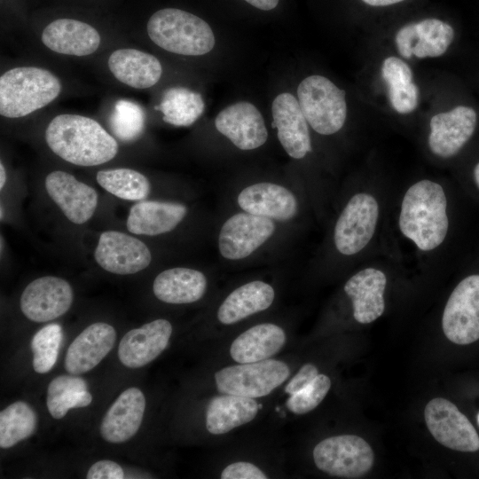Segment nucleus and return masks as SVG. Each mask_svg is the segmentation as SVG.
<instances>
[{
	"instance_id": "nucleus-1",
	"label": "nucleus",
	"mask_w": 479,
	"mask_h": 479,
	"mask_svg": "<svg viewBox=\"0 0 479 479\" xmlns=\"http://www.w3.org/2000/svg\"><path fill=\"white\" fill-rule=\"evenodd\" d=\"M45 140L56 155L78 166L100 165L118 153L116 140L98 122L78 114L55 116L46 128Z\"/></svg>"
},
{
	"instance_id": "nucleus-2",
	"label": "nucleus",
	"mask_w": 479,
	"mask_h": 479,
	"mask_svg": "<svg viewBox=\"0 0 479 479\" xmlns=\"http://www.w3.org/2000/svg\"><path fill=\"white\" fill-rule=\"evenodd\" d=\"M443 187L428 179L412 185L405 192L399 216L401 232L419 249L430 251L444 240L449 221Z\"/></svg>"
},
{
	"instance_id": "nucleus-3",
	"label": "nucleus",
	"mask_w": 479,
	"mask_h": 479,
	"mask_svg": "<svg viewBox=\"0 0 479 479\" xmlns=\"http://www.w3.org/2000/svg\"><path fill=\"white\" fill-rule=\"evenodd\" d=\"M62 89L51 72L36 67H19L0 77V114L7 118L24 117L52 102Z\"/></svg>"
},
{
	"instance_id": "nucleus-4",
	"label": "nucleus",
	"mask_w": 479,
	"mask_h": 479,
	"mask_svg": "<svg viewBox=\"0 0 479 479\" xmlns=\"http://www.w3.org/2000/svg\"><path fill=\"white\" fill-rule=\"evenodd\" d=\"M146 29L156 45L176 54L204 55L216 43L214 33L204 20L177 8L155 12L149 19Z\"/></svg>"
},
{
	"instance_id": "nucleus-5",
	"label": "nucleus",
	"mask_w": 479,
	"mask_h": 479,
	"mask_svg": "<svg viewBox=\"0 0 479 479\" xmlns=\"http://www.w3.org/2000/svg\"><path fill=\"white\" fill-rule=\"evenodd\" d=\"M297 97L308 124L316 132L332 135L342 128L347 116L345 91L332 81L310 75L298 85Z\"/></svg>"
},
{
	"instance_id": "nucleus-6",
	"label": "nucleus",
	"mask_w": 479,
	"mask_h": 479,
	"mask_svg": "<svg viewBox=\"0 0 479 479\" xmlns=\"http://www.w3.org/2000/svg\"><path fill=\"white\" fill-rule=\"evenodd\" d=\"M289 375L290 369L286 362L269 358L224 367L215 373V381L223 394L257 398L271 393Z\"/></svg>"
},
{
	"instance_id": "nucleus-7",
	"label": "nucleus",
	"mask_w": 479,
	"mask_h": 479,
	"mask_svg": "<svg viewBox=\"0 0 479 479\" xmlns=\"http://www.w3.org/2000/svg\"><path fill=\"white\" fill-rule=\"evenodd\" d=\"M312 456L319 470L341 478L361 477L374 461L371 446L355 435L327 437L314 447Z\"/></svg>"
},
{
	"instance_id": "nucleus-8",
	"label": "nucleus",
	"mask_w": 479,
	"mask_h": 479,
	"mask_svg": "<svg viewBox=\"0 0 479 479\" xmlns=\"http://www.w3.org/2000/svg\"><path fill=\"white\" fill-rule=\"evenodd\" d=\"M379 217L375 198L365 192L353 195L335 224L334 241L342 255H352L361 251L373 238Z\"/></svg>"
},
{
	"instance_id": "nucleus-9",
	"label": "nucleus",
	"mask_w": 479,
	"mask_h": 479,
	"mask_svg": "<svg viewBox=\"0 0 479 479\" xmlns=\"http://www.w3.org/2000/svg\"><path fill=\"white\" fill-rule=\"evenodd\" d=\"M442 326L445 336L456 344L479 339V275L465 278L454 288L444 307Z\"/></svg>"
},
{
	"instance_id": "nucleus-10",
	"label": "nucleus",
	"mask_w": 479,
	"mask_h": 479,
	"mask_svg": "<svg viewBox=\"0 0 479 479\" xmlns=\"http://www.w3.org/2000/svg\"><path fill=\"white\" fill-rule=\"evenodd\" d=\"M428 430L444 446L463 452L479 450V436L468 419L449 400L436 397L424 410Z\"/></svg>"
},
{
	"instance_id": "nucleus-11",
	"label": "nucleus",
	"mask_w": 479,
	"mask_h": 479,
	"mask_svg": "<svg viewBox=\"0 0 479 479\" xmlns=\"http://www.w3.org/2000/svg\"><path fill=\"white\" fill-rule=\"evenodd\" d=\"M275 229V224L270 218L247 212L234 214L221 227L219 252L228 260L244 259L263 245Z\"/></svg>"
},
{
	"instance_id": "nucleus-12",
	"label": "nucleus",
	"mask_w": 479,
	"mask_h": 479,
	"mask_svg": "<svg viewBox=\"0 0 479 479\" xmlns=\"http://www.w3.org/2000/svg\"><path fill=\"white\" fill-rule=\"evenodd\" d=\"M94 258L108 272L130 275L147 268L152 254L140 240L122 232L106 231L98 238Z\"/></svg>"
},
{
	"instance_id": "nucleus-13",
	"label": "nucleus",
	"mask_w": 479,
	"mask_h": 479,
	"mask_svg": "<svg viewBox=\"0 0 479 479\" xmlns=\"http://www.w3.org/2000/svg\"><path fill=\"white\" fill-rule=\"evenodd\" d=\"M73 300V289L67 280L55 276H43L25 287L20 306L29 320L43 323L64 315L70 309Z\"/></svg>"
},
{
	"instance_id": "nucleus-14",
	"label": "nucleus",
	"mask_w": 479,
	"mask_h": 479,
	"mask_svg": "<svg viewBox=\"0 0 479 479\" xmlns=\"http://www.w3.org/2000/svg\"><path fill=\"white\" fill-rule=\"evenodd\" d=\"M476 121L475 109L466 106L435 114L430 120V151L441 158L457 154L474 134Z\"/></svg>"
},
{
	"instance_id": "nucleus-15",
	"label": "nucleus",
	"mask_w": 479,
	"mask_h": 479,
	"mask_svg": "<svg viewBox=\"0 0 479 479\" xmlns=\"http://www.w3.org/2000/svg\"><path fill=\"white\" fill-rule=\"evenodd\" d=\"M44 185L50 198L70 222L82 224L93 216L98 206V192L93 187L61 170L48 174Z\"/></svg>"
},
{
	"instance_id": "nucleus-16",
	"label": "nucleus",
	"mask_w": 479,
	"mask_h": 479,
	"mask_svg": "<svg viewBox=\"0 0 479 479\" xmlns=\"http://www.w3.org/2000/svg\"><path fill=\"white\" fill-rule=\"evenodd\" d=\"M173 332L171 323L158 318L127 332L120 341L118 357L128 368H140L153 361L167 348Z\"/></svg>"
},
{
	"instance_id": "nucleus-17",
	"label": "nucleus",
	"mask_w": 479,
	"mask_h": 479,
	"mask_svg": "<svg viewBox=\"0 0 479 479\" xmlns=\"http://www.w3.org/2000/svg\"><path fill=\"white\" fill-rule=\"evenodd\" d=\"M216 130L240 150H254L268 137L264 119L260 111L247 101L223 109L215 119Z\"/></svg>"
},
{
	"instance_id": "nucleus-18",
	"label": "nucleus",
	"mask_w": 479,
	"mask_h": 479,
	"mask_svg": "<svg viewBox=\"0 0 479 479\" xmlns=\"http://www.w3.org/2000/svg\"><path fill=\"white\" fill-rule=\"evenodd\" d=\"M272 125L286 153L294 159H302L311 151L308 122L299 101L291 93L278 95L271 106Z\"/></svg>"
},
{
	"instance_id": "nucleus-19",
	"label": "nucleus",
	"mask_w": 479,
	"mask_h": 479,
	"mask_svg": "<svg viewBox=\"0 0 479 479\" xmlns=\"http://www.w3.org/2000/svg\"><path fill=\"white\" fill-rule=\"evenodd\" d=\"M116 331L111 325L97 322L84 328L70 343L65 357V369L80 375L96 367L111 351Z\"/></svg>"
},
{
	"instance_id": "nucleus-20",
	"label": "nucleus",
	"mask_w": 479,
	"mask_h": 479,
	"mask_svg": "<svg viewBox=\"0 0 479 479\" xmlns=\"http://www.w3.org/2000/svg\"><path fill=\"white\" fill-rule=\"evenodd\" d=\"M145 410V397L141 389L131 387L123 390L103 417L101 437L111 444L127 442L140 428Z\"/></svg>"
},
{
	"instance_id": "nucleus-21",
	"label": "nucleus",
	"mask_w": 479,
	"mask_h": 479,
	"mask_svg": "<svg viewBox=\"0 0 479 479\" xmlns=\"http://www.w3.org/2000/svg\"><path fill=\"white\" fill-rule=\"evenodd\" d=\"M237 201L245 212L271 220H290L298 210L297 200L290 190L269 182L245 187L239 193Z\"/></svg>"
},
{
	"instance_id": "nucleus-22",
	"label": "nucleus",
	"mask_w": 479,
	"mask_h": 479,
	"mask_svg": "<svg viewBox=\"0 0 479 479\" xmlns=\"http://www.w3.org/2000/svg\"><path fill=\"white\" fill-rule=\"evenodd\" d=\"M43 43L57 53L87 56L100 44V35L90 25L74 19H58L47 25L41 36Z\"/></svg>"
},
{
	"instance_id": "nucleus-23",
	"label": "nucleus",
	"mask_w": 479,
	"mask_h": 479,
	"mask_svg": "<svg viewBox=\"0 0 479 479\" xmlns=\"http://www.w3.org/2000/svg\"><path fill=\"white\" fill-rule=\"evenodd\" d=\"M387 284L385 274L375 268H365L350 277L344 291L353 305V317L361 324H369L384 312L383 298Z\"/></svg>"
},
{
	"instance_id": "nucleus-24",
	"label": "nucleus",
	"mask_w": 479,
	"mask_h": 479,
	"mask_svg": "<svg viewBox=\"0 0 479 479\" xmlns=\"http://www.w3.org/2000/svg\"><path fill=\"white\" fill-rule=\"evenodd\" d=\"M186 214L181 203L141 200L130 208L126 226L133 234L156 236L174 230Z\"/></svg>"
},
{
	"instance_id": "nucleus-25",
	"label": "nucleus",
	"mask_w": 479,
	"mask_h": 479,
	"mask_svg": "<svg viewBox=\"0 0 479 479\" xmlns=\"http://www.w3.org/2000/svg\"><path fill=\"white\" fill-rule=\"evenodd\" d=\"M108 67L119 82L135 89L155 85L162 74L161 64L156 57L130 48L112 52Z\"/></svg>"
},
{
	"instance_id": "nucleus-26",
	"label": "nucleus",
	"mask_w": 479,
	"mask_h": 479,
	"mask_svg": "<svg viewBox=\"0 0 479 479\" xmlns=\"http://www.w3.org/2000/svg\"><path fill=\"white\" fill-rule=\"evenodd\" d=\"M287 341L285 331L273 323L255 325L240 334L231 344L230 355L240 364L271 358Z\"/></svg>"
},
{
	"instance_id": "nucleus-27",
	"label": "nucleus",
	"mask_w": 479,
	"mask_h": 479,
	"mask_svg": "<svg viewBox=\"0 0 479 479\" xmlns=\"http://www.w3.org/2000/svg\"><path fill=\"white\" fill-rule=\"evenodd\" d=\"M205 275L194 269L176 267L159 273L153 292L160 301L170 304L192 303L201 299L207 290Z\"/></svg>"
},
{
	"instance_id": "nucleus-28",
	"label": "nucleus",
	"mask_w": 479,
	"mask_h": 479,
	"mask_svg": "<svg viewBox=\"0 0 479 479\" xmlns=\"http://www.w3.org/2000/svg\"><path fill=\"white\" fill-rule=\"evenodd\" d=\"M273 287L261 280L250 281L234 289L222 302L217 318L224 325H232L267 310L273 302Z\"/></svg>"
},
{
	"instance_id": "nucleus-29",
	"label": "nucleus",
	"mask_w": 479,
	"mask_h": 479,
	"mask_svg": "<svg viewBox=\"0 0 479 479\" xmlns=\"http://www.w3.org/2000/svg\"><path fill=\"white\" fill-rule=\"evenodd\" d=\"M259 406L255 398L224 394L213 397L206 411V428L212 435H223L252 421Z\"/></svg>"
},
{
	"instance_id": "nucleus-30",
	"label": "nucleus",
	"mask_w": 479,
	"mask_h": 479,
	"mask_svg": "<svg viewBox=\"0 0 479 479\" xmlns=\"http://www.w3.org/2000/svg\"><path fill=\"white\" fill-rule=\"evenodd\" d=\"M381 76L394 110L402 114L413 112L419 102V90L412 82L410 66L399 58L389 57L382 63Z\"/></svg>"
},
{
	"instance_id": "nucleus-31",
	"label": "nucleus",
	"mask_w": 479,
	"mask_h": 479,
	"mask_svg": "<svg viewBox=\"0 0 479 479\" xmlns=\"http://www.w3.org/2000/svg\"><path fill=\"white\" fill-rule=\"evenodd\" d=\"M86 381L78 376L59 375L48 385L46 406L52 418L62 419L72 408L85 407L92 401Z\"/></svg>"
},
{
	"instance_id": "nucleus-32",
	"label": "nucleus",
	"mask_w": 479,
	"mask_h": 479,
	"mask_svg": "<svg viewBox=\"0 0 479 479\" xmlns=\"http://www.w3.org/2000/svg\"><path fill=\"white\" fill-rule=\"evenodd\" d=\"M37 427V416L24 401H17L0 412V447L8 449L29 438Z\"/></svg>"
},
{
	"instance_id": "nucleus-33",
	"label": "nucleus",
	"mask_w": 479,
	"mask_h": 479,
	"mask_svg": "<svg viewBox=\"0 0 479 479\" xmlns=\"http://www.w3.org/2000/svg\"><path fill=\"white\" fill-rule=\"evenodd\" d=\"M96 177L103 189L122 200H143L151 191L148 178L131 169L99 170Z\"/></svg>"
},
{
	"instance_id": "nucleus-34",
	"label": "nucleus",
	"mask_w": 479,
	"mask_h": 479,
	"mask_svg": "<svg viewBox=\"0 0 479 479\" xmlns=\"http://www.w3.org/2000/svg\"><path fill=\"white\" fill-rule=\"evenodd\" d=\"M163 120L175 126H190L203 113L204 102L198 92L185 88H171L161 99Z\"/></svg>"
},
{
	"instance_id": "nucleus-35",
	"label": "nucleus",
	"mask_w": 479,
	"mask_h": 479,
	"mask_svg": "<svg viewBox=\"0 0 479 479\" xmlns=\"http://www.w3.org/2000/svg\"><path fill=\"white\" fill-rule=\"evenodd\" d=\"M417 40L412 54L418 58H436L443 55L454 38V29L437 18H425L415 22Z\"/></svg>"
},
{
	"instance_id": "nucleus-36",
	"label": "nucleus",
	"mask_w": 479,
	"mask_h": 479,
	"mask_svg": "<svg viewBox=\"0 0 479 479\" xmlns=\"http://www.w3.org/2000/svg\"><path fill=\"white\" fill-rule=\"evenodd\" d=\"M62 337V328L59 324L46 325L34 334L31 340L32 365L37 373H46L53 368Z\"/></svg>"
},
{
	"instance_id": "nucleus-37",
	"label": "nucleus",
	"mask_w": 479,
	"mask_h": 479,
	"mask_svg": "<svg viewBox=\"0 0 479 479\" xmlns=\"http://www.w3.org/2000/svg\"><path fill=\"white\" fill-rule=\"evenodd\" d=\"M145 113L137 104L121 99L110 116V128L122 141L131 142L139 137L145 128Z\"/></svg>"
},
{
	"instance_id": "nucleus-38",
	"label": "nucleus",
	"mask_w": 479,
	"mask_h": 479,
	"mask_svg": "<svg viewBox=\"0 0 479 479\" xmlns=\"http://www.w3.org/2000/svg\"><path fill=\"white\" fill-rule=\"evenodd\" d=\"M330 388V378L318 373L306 388L289 397L287 407L293 413L299 415L311 412L326 397Z\"/></svg>"
},
{
	"instance_id": "nucleus-39",
	"label": "nucleus",
	"mask_w": 479,
	"mask_h": 479,
	"mask_svg": "<svg viewBox=\"0 0 479 479\" xmlns=\"http://www.w3.org/2000/svg\"><path fill=\"white\" fill-rule=\"evenodd\" d=\"M222 479H266V474L257 466L247 461H236L221 472Z\"/></svg>"
},
{
	"instance_id": "nucleus-40",
	"label": "nucleus",
	"mask_w": 479,
	"mask_h": 479,
	"mask_svg": "<svg viewBox=\"0 0 479 479\" xmlns=\"http://www.w3.org/2000/svg\"><path fill=\"white\" fill-rule=\"evenodd\" d=\"M87 479H122V467L113 460H98L92 464L86 474Z\"/></svg>"
},
{
	"instance_id": "nucleus-41",
	"label": "nucleus",
	"mask_w": 479,
	"mask_h": 479,
	"mask_svg": "<svg viewBox=\"0 0 479 479\" xmlns=\"http://www.w3.org/2000/svg\"><path fill=\"white\" fill-rule=\"evenodd\" d=\"M318 375V368L312 364L303 365L285 387V392L292 396L310 384Z\"/></svg>"
},
{
	"instance_id": "nucleus-42",
	"label": "nucleus",
	"mask_w": 479,
	"mask_h": 479,
	"mask_svg": "<svg viewBox=\"0 0 479 479\" xmlns=\"http://www.w3.org/2000/svg\"><path fill=\"white\" fill-rule=\"evenodd\" d=\"M417 40L415 22L401 27L396 34L395 42L400 55L410 59L412 55L414 42Z\"/></svg>"
},
{
	"instance_id": "nucleus-43",
	"label": "nucleus",
	"mask_w": 479,
	"mask_h": 479,
	"mask_svg": "<svg viewBox=\"0 0 479 479\" xmlns=\"http://www.w3.org/2000/svg\"><path fill=\"white\" fill-rule=\"evenodd\" d=\"M252 6L263 10L271 11L277 7L279 0H244Z\"/></svg>"
},
{
	"instance_id": "nucleus-44",
	"label": "nucleus",
	"mask_w": 479,
	"mask_h": 479,
	"mask_svg": "<svg viewBox=\"0 0 479 479\" xmlns=\"http://www.w3.org/2000/svg\"><path fill=\"white\" fill-rule=\"evenodd\" d=\"M364 4L371 7H387L400 4L405 0H361Z\"/></svg>"
},
{
	"instance_id": "nucleus-45",
	"label": "nucleus",
	"mask_w": 479,
	"mask_h": 479,
	"mask_svg": "<svg viewBox=\"0 0 479 479\" xmlns=\"http://www.w3.org/2000/svg\"><path fill=\"white\" fill-rule=\"evenodd\" d=\"M6 182V172L3 163H0V189H3Z\"/></svg>"
},
{
	"instance_id": "nucleus-46",
	"label": "nucleus",
	"mask_w": 479,
	"mask_h": 479,
	"mask_svg": "<svg viewBox=\"0 0 479 479\" xmlns=\"http://www.w3.org/2000/svg\"><path fill=\"white\" fill-rule=\"evenodd\" d=\"M474 178H475L477 187L479 188V162L476 164V166L474 169Z\"/></svg>"
},
{
	"instance_id": "nucleus-47",
	"label": "nucleus",
	"mask_w": 479,
	"mask_h": 479,
	"mask_svg": "<svg viewBox=\"0 0 479 479\" xmlns=\"http://www.w3.org/2000/svg\"><path fill=\"white\" fill-rule=\"evenodd\" d=\"M0 213H1V216H0V217H1V219H3V217H4V216H3V215H4V209H3V207H2V206H1V212H0Z\"/></svg>"
},
{
	"instance_id": "nucleus-48",
	"label": "nucleus",
	"mask_w": 479,
	"mask_h": 479,
	"mask_svg": "<svg viewBox=\"0 0 479 479\" xmlns=\"http://www.w3.org/2000/svg\"><path fill=\"white\" fill-rule=\"evenodd\" d=\"M477 423L479 425V413L477 414Z\"/></svg>"
}]
</instances>
